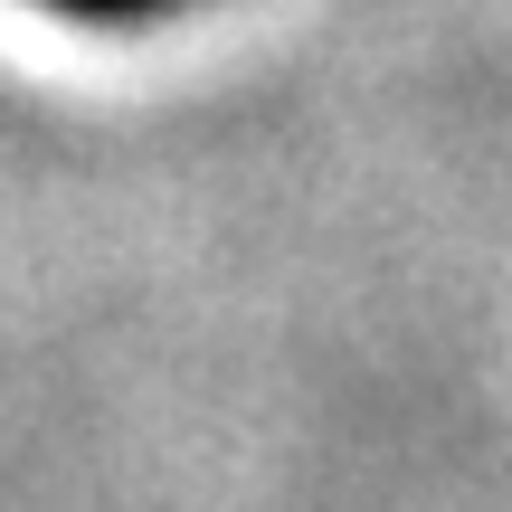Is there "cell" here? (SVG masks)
<instances>
[{"label": "cell", "mask_w": 512, "mask_h": 512, "mask_svg": "<svg viewBox=\"0 0 512 512\" xmlns=\"http://www.w3.org/2000/svg\"><path fill=\"white\" fill-rule=\"evenodd\" d=\"M38 10L76 19V29H152V19H181L190 0H38Z\"/></svg>", "instance_id": "cell-1"}]
</instances>
